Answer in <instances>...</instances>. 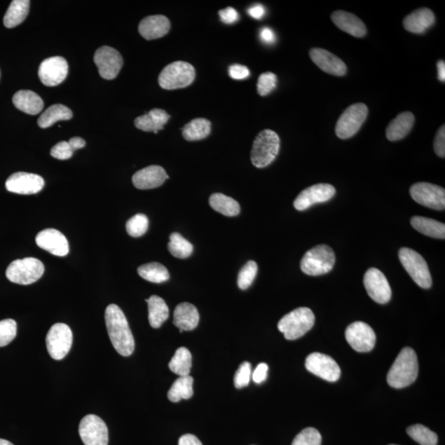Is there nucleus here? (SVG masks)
<instances>
[{
    "mask_svg": "<svg viewBox=\"0 0 445 445\" xmlns=\"http://www.w3.org/2000/svg\"><path fill=\"white\" fill-rule=\"evenodd\" d=\"M439 79L440 81H445V64L444 60H439L437 64Z\"/></svg>",
    "mask_w": 445,
    "mask_h": 445,
    "instance_id": "56",
    "label": "nucleus"
},
{
    "mask_svg": "<svg viewBox=\"0 0 445 445\" xmlns=\"http://www.w3.org/2000/svg\"><path fill=\"white\" fill-rule=\"evenodd\" d=\"M79 435L85 445L109 444V429L104 421L96 415H87L79 424Z\"/></svg>",
    "mask_w": 445,
    "mask_h": 445,
    "instance_id": "12",
    "label": "nucleus"
},
{
    "mask_svg": "<svg viewBox=\"0 0 445 445\" xmlns=\"http://www.w3.org/2000/svg\"><path fill=\"white\" fill-rule=\"evenodd\" d=\"M309 55L318 68L331 76H344L348 71V67L343 60L329 50L313 48L309 51Z\"/></svg>",
    "mask_w": 445,
    "mask_h": 445,
    "instance_id": "21",
    "label": "nucleus"
},
{
    "mask_svg": "<svg viewBox=\"0 0 445 445\" xmlns=\"http://www.w3.org/2000/svg\"><path fill=\"white\" fill-rule=\"evenodd\" d=\"M192 396H193V378L190 376L177 378L167 392L168 399L172 402L190 399Z\"/></svg>",
    "mask_w": 445,
    "mask_h": 445,
    "instance_id": "36",
    "label": "nucleus"
},
{
    "mask_svg": "<svg viewBox=\"0 0 445 445\" xmlns=\"http://www.w3.org/2000/svg\"><path fill=\"white\" fill-rule=\"evenodd\" d=\"M48 353L54 360H60L69 352L73 343V334L64 323H56L50 327L46 339Z\"/></svg>",
    "mask_w": 445,
    "mask_h": 445,
    "instance_id": "10",
    "label": "nucleus"
},
{
    "mask_svg": "<svg viewBox=\"0 0 445 445\" xmlns=\"http://www.w3.org/2000/svg\"><path fill=\"white\" fill-rule=\"evenodd\" d=\"M170 119V115L165 110L156 109L149 111L147 114L137 117L135 120V125L145 132L157 134L159 130H163Z\"/></svg>",
    "mask_w": 445,
    "mask_h": 445,
    "instance_id": "27",
    "label": "nucleus"
},
{
    "mask_svg": "<svg viewBox=\"0 0 445 445\" xmlns=\"http://www.w3.org/2000/svg\"><path fill=\"white\" fill-rule=\"evenodd\" d=\"M30 1L13 0L4 18V25L7 28H13L26 20L29 13Z\"/></svg>",
    "mask_w": 445,
    "mask_h": 445,
    "instance_id": "32",
    "label": "nucleus"
},
{
    "mask_svg": "<svg viewBox=\"0 0 445 445\" xmlns=\"http://www.w3.org/2000/svg\"><path fill=\"white\" fill-rule=\"evenodd\" d=\"M105 322L110 340L117 352L123 356L132 355L135 339L123 310L116 304H110L106 308Z\"/></svg>",
    "mask_w": 445,
    "mask_h": 445,
    "instance_id": "1",
    "label": "nucleus"
},
{
    "mask_svg": "<svg viewBox=\"0 0 445 445\" xmlns=\"http://www.w3.org/2000/svg\"><path fill=\"white\" fill-rule=\"evenodd\" d=\"M149 228V219L146 215L137 214L130 218L126 223V231L129 235L139 238L144 235Z\"/></svg>",
    "mask_w": 445,
    "mask_h": 445,
    "instance_id": "41",
    "label": "nucleus"
},
{
    "mask_svg": "<svg viewBox=\"0 0 445 445\" xmlns=\"http://www.w3.org/2000/svg\"><path fill=\"white\" fill-rule=\"evenodd\" d=\"M435 17L429 8H419L409 14L404 20V26L406 31L412 34H421L434 25Z\"/></svg>",
    "mask_w": 445,
    "mask_h": 445,
    "instance_id": "26",
    "label": "nucleus"
},
{
    "mask_svg": "<svg viewBox=\"0 0 445 445\" xmlns=\"http://www.w3.org/2000/svg\"><path fill=\"white\" fill-rule=\"evenodd\" d=\"M368 112V107L364 103L350 106L337 121L335 130L337 137L343 139L354 137L367 120Z\"/></svg>",
    "mask_w": 445,
    "mask_h": 445,
    "instance_id": "9",
    "label": "nucleus"
},
{
    "mask_svg": "<svg viewBox=\"0 0 445 445\" xmlns=\"http://www.w3.org/2000/svg\"><path fill=\"white\" fill-rule=\"evenodd\" d=\"M411 226L424 235L434 238L444 240L445 226L444 224L432 219L423 217H414L411 219Z\"/></svg>",
    "mask_w": 445,
    "mask_h": 445,
    "instance_id": "31",
    "label": "nucleus"
},
{
    "mask_svg": "<svg viewBox=\"0 0 445 445\" xmlns=\"http://www.w3.org/2000/svg\"><path fill=\"white\" fill-rule=\"evenodd\" d=\"M434 153L440 158L445 157V126L443 125L438 130L434 140Z\"/></svg>",
    "mask_w": 445,
    "mask_h": 445,
    "instance_id": "48",
    "label": "nucleus"
},
{
    "mask_svg": "<svg viewBox=\"0 0 445 445\" xmlns=\"http://www.w3.org/2000/svg\"><path fill=\"white\" fill-rule=\"evenodd\" d=\"M73 153L74 151L67 142H62L55 144L50 151V156L60 159V160H67L72 157Z\"/></svg>",
    "mask_w": 445,
    "mask_h": 445,
    "instance_id": "47",
    "label": "nucleus"
},
{
    "mask_svg": "<svg viewBox=\"0 0 445 445\" xmlns=\"http://www.w3.org/2000/svg\"><path fill=\"white\" fill-rule=\"evenodd\" d=\"M14 106L28 115L35 116L43 110L44 102L39 95L30 90H20L13 97Z\"/></svg>",
    "mask_w": 445,
    "mask_h": 445,
    "instance_id": "29",
    "label": "nucleus"
},
{
    "mask_svg": "<svg viewBox=\"0 0 445 445\" xmlns=\"http://www.w3.org/2000/svg\"><path fill=\"white\" fill-rule=\"evenodd\" d=\"M309 372L329 382H336L341 376L339 365L330 356L322 353L309 355L306 362Z\"/></svg>",
    "mask_w": 445,
    "mask_h": 445,
    "instance_id": "15",
    "label": "nucleus"
},
{
    "mask_svg": "<svg viewBox=\"0 0 445 445\" xmlns=\"http://www.w3.org/2000/svg\"><path fill=\"white\" fill-rule=\"evenodd\" d=\"M36 242L42 249L55 256H64L69 252L67 238L55 228H46L41 231L36 237Z\"/></svg>",
    "mask_w": 445,
    "mask_h": 445,
    "instance_id": "20",
    "label": "nucleus"
},
{
    "mask_svg": "<svg viewBox=\"0 0 445 445\" xmlns=\"http://www.w3.org/2000/svg\"><path fill=\"white\" fill-rule=\"evenodd\" d=\"M182 135L187 142H198L205 139L212 131V123L207 119L196 118L182 129Z\"/></svg>",
    "mask_w": 445,
    "mask_h": 445,
    "instance_id": "34",
    "label": "nucleus"
},
{
    "mask_svg": "<svg viewBox=\"0 0 445 445\" xmlns=\"http://www.w3.org/2000/svg\"></svg>",
    "mask_w": 445,
    "mask_h": 445,
    "instance_id": "59",
    "label": "nucleus"
},
{
    "mask_svg": "<svg viewBox=\"0 0 445 445\" xmlns=\"http://www.w3.org/2000/svg\"><path fill=\"white\" fill-rule=\"evenodd\" d=\"M267 372H268V365L261 363L257 365L254 374H252V379L256 383H261L266 381Z\"/></svg>",
    "mask_w": 445,
    "mask_h": 445,
    "instance_id": "51",
    "label": "nucleus"
},
{
    "mask_svg": "<svg viewBox=\"0 0 445 445\" xmlns=\"http://www.w3.org/2000/svg\"><path fill=\"white\" fill-rule=\"evenodd\" d=\"M265 13L264 6L259 4H255V6L248 9V14H249L252 18H255V20H261V18L265 15Z\"/></svg>",
    "mask_w": 445,
    "mask_h": 445,
    "instance_id": "53",
    "label": "nucleus"
},
{
    "mask_svg": "<svg viewBox=\"0 0 445 445\" xmlns=\"http://www.w3.org/2000/svg\"><path fill=\"white\" fill-rule=\"evenodd\" d=\"M68 72L69 65L67 60L60 56H53L41 62L39 76L44 85L54 87L64 81Z\"/></svg>",
    "mask_w": 445,
    "mask_h": 445,
    "instance_id": "17",
    "label": "nucleus"
},
{
    "mask_svg": "<svg viewBox=\"0 0 445 445\" xmlns=\"http://www.w3.org/2000/svg\"><path fill=\"white\" fill-rule=\"evenodd\" d=\"M44 186V179L41 176L23 172L13 173L6 182L9 192L20 195L39 193Z\"/></svg>",
    "mask_w": 445,
    "mask_h": 445,
    "instance_id": "19",
    "label": "nucleus"
},
{
    "mask_svg": "<svg viewBox=\"0 0 445 445\" xmlns=\"http://www.w3.org/2000/svg\"><path fill=\"white\" fill-rule=\"evenodd\" d=\"M172 372L180 377L189 376L191 368V354L186 348H178L168 364Z\"/></svg>",
    "mask_w": 445,
    "mask_h": 445,
    "instance_id": "38",
    "label": "nucleus"
},
{
    "mask_svg": "<svg viewBox=\"0 0 445 445\" xmlns=\"http://www.w3.org/2000/svg\"><path fill=\"white\" fill-rule=\"evenodd\" d=\"M73 117V112L67 106L55 104L48 107L41 115L37 123L42 129H46L60 121H68Z\"/></svg>",
    "mask_w": 445,
    "mask_h": 445,
    "instance_id": "33",
    "label": "nucleus"
},
{
    "mask_svg": "<svg viewBox=\"0 0 445 445\" xmlns=\"http://www.w3.org/2000/svg\"><path fill=\"white\" fill-rule=\"evenodd\" d=\"M390 445H396V444H390Z\"/></svg>",
    "mask_w": 445,
    "mask_h": 445,
    "instance_id": "58",
    "label": "nucleus"
},
{
    "mask_svg": "<svg viewBox=\"0 0 445 445\" xmlns=\"http://www.w3.org/2000/svg\"><path fill=\"white\" fill-rule=\"evenodd\" d=\"M336 261L335 252L327 245L313 247L304 254L301 263L303 273L321 275L330 273Z\"/></svg>",
    "mask_w": 445,
    "mask_h": 445,
    "instance_id": "5",
    "label": "nucleus"
},
{
    "mask_svg": "<svg viewBox=\"0 0 445 445\" xmlns=\"http://www.w3.org/2000/svg\"><path fill=\"white\" fill-rule=\"evenodd\" d=\"M167 248L170 254L177 259H185L193 252V245L180 233H172L170 237Z\"/></svg>",
    "mask_w": 445,
    "mask_h": 445,
    "instance_id": "39",
    "label": "nucleus"
},
{
    "mask_svg": "<svg viewBox=\"0 0 445 445\" xmlns=\"http://www.w3.org/2000/svg\"><path fill=\"white\" fill-rule=\"evenodd\" d=\"M315 322V316L310 308H298L281 318L278 329L284 334L285 339L293 341L306 335Z\"/></svg>",
    "mask_w": 445,
    "mask_h": 445,
    "instance_id": "3",
    "label": "nucleus"
},
{
    "mask_svg": "<svg viewBox=\"0 0 445 445\" xmlns=\"http://www.w3.org/2000/svg\"><path fill=\"white\" fill-rule=\"evenodd\" d=\"M178 445H203L200 439L195 437L194 434H186L182 435L178 442Z\"/></svg>",
    "mask_w": 445,
    "mask_h": 445,
    "instance_id": "54",
    "label": "nucleus"
},
{
    "mask_svg": "<svg viewBox=\"0 0 445 445\" xmlns=\"http://www.w3.org/2000/svg\"><path fill=\"white\" fill-rule=\"evenodd\" d=\"M170 21L163 15L149 16L139 22V32L144 39H161L170 31Z\"/></svg>",
    "mask_w": 445,
    "mask_h": 445,
    "instance_id": "23",
    "label": "nucleus"
},
{
    "mask_svg": "<svg viewBox=\"0 0 445 445\" xmlns=\"http://www.w3.org/2000/svg\"><path fill=\"white\" fill-rule=\"evenodd\" d=\"M168 179L167 172L160 166L152 165L143 168L135 172L133 177V184L139 190L157 189L165 184Z\"/></svg>",
    "mask_w": 445,
    "mask_h": 445,
    "instance_id": "22",
    "label": "nucleus"
},
{
    "mask_svg": "<svg viewBox=\"0 0 445 445\" xmlns=\"http://www.w3.org/2000/svg\"><path fill=\"white\" fill-rule=\"evenodd\" d=\"M252 367L249 362H243L237 370L234 376V385L237 388L247 387L250 383Z\"/></svg>",
    "mask_w": 445,
    "mask_h": 445,
    "instance_id": "46",
    "label": "nucleus"
},
{
    "mask_svg": "<svg viewBox=\"0 0 445 445\" xmlns=\"http://www.w3.org/2000/svg\"><path fill=\"white\" fill-rule=\"evenodd\" d=\"M45 267L34 257H26L13 261L8 266L6 276L13 283L27 285L34 284L43 275Z\"/></svg>",
    "mask_w": 445,
    "mask_h": 445,
    "instance_id": "7",
    "label": "nucleus"
},
{
    "mask_svg": "<svg viewBox=\"0 0 445 445\" xmlns=\"http://www.w3.org/2000/svg\"><path fill=\"white\" fill-rule=\"evenodd\" d=\"M364 285L369 296L378 303L390 301L392 290L386 276L376 268H369L364 276Z\"/></svg>",
    "mask_w": 445,
    "mask_h": 445,
    "instance_id": "14",
    "label": "nucleus"
},
{
    "mask_svg": "<svg viewBox=\"0 0 445 445\" xmlns=\"http://www.w3.org/2000/svg\"><path fill=\"white\" fill-rule=\"evenodd\" d=\"M415 123V116L411 112L406 111L393 119L386 130V137L390 142H397L410 133Z\"/></svg>",
    "mask_w": 445,
    "mask_h": 445,
    "instance_id": "28",
    "label": "nucleus"
},
{
    "mask_svg": "<svg viewBox=\"0 0 445 445\" xmlns=\"http://www.w3.org/2000/svg\"><path fill=\"white\" fill-rule=\"evenodd\" d=\"M278 77L271 72L261 74L257 81V93L261 96L268 95L276 88Z\"/></svg>",
    "mask_w": 445,
    "mask_h": 445,
    "instance_id": "45",
    "label": "nucleus"
},
{
    "mask_svg": "<svg viewBox=\"0 0 445 445\" xmlns=\"http://www.w3.org/2000/svg\"><path fill=\"white\" fill-rule=\"evenodd\" d=\"M220 20L226 25H232V23L236 22L238 20V13L231 7L222 9L219 12Z\"/></svg>",
    "mask_w": 445,
    "mask_h": 445,
    "instance_id": "50",
    "label": "nucleus"
},
{
    "mask_svg": "<svg viewBox=\"0 0 445 445\" xmlns=\"http://www.w3.org/2000/svg\"><path fill=\"white\" fill-rule=\"evenodd\" d=\"M196 70L190 63L176 62L162 70L158 77L159 85L166 90L184 88L195 81Z\"/></svg>",
    "mask_w": 445,
    "mask_h": 445,
    "instance_id": "6",
    "label": "nucleus"
},
{
    "mask_svg": "<svg viewBox=\"0 0 445 445\" xmlns=\"http://www.w3.org/2000/svg\"><path fill=\"white\" fill-rule=\"evenodd\" d=\"M410 194L416 203L425 207L437 210L445 208V190L441 186L418 182L411 187Z\"/></svg>",
    "mask_w": 445,
    "mask_h": 445,
    "instance_id": "11",
    "label": "nucleus"
},
{
    "mask_svg": "<svg viewBox=\"0 0 445 445\" xmlns=\"http://www.w3.org/2000/svg\"><path fill=\"white\" fill-rule=\"evenodd\" d=\"M69 144L74 152L76 149H82L85 146L86 142L85 140L81 137H74L69 139Z\"/></svg>",
    "mask_w": 445,
    "mask_h": 445,
    "instance_id": "55",
    "label": "nucleus"
},
{
    "mask_svg": "<svg viewBox=\"0 0 445 445\" xmlns=\"http://www.w3.org/2000/svg\"><path fill=\"white\" fill-rule=\"evenodd\" d=\"M322 437L317 430L308 427L294 438L292 445H321Z\"/></svg>",
    "mask_w": 445,
    "mask_h": 445,
    "instance_id": "44",
    "label": "nucleus"
},
{
    "mask_svg": "<svg viewBox=\"0 0 445 445\" xmlns=\"http://www.w3.org/2000/svg\"><path fill=\"white\" fill-rule=\"evenodd\" d=\"M331 18L334 25L346 34L359 39L367 34V28L364 23L352 13L338 11L332 13Z\"/></svg>",
    "mask_w": 445,
    "mask_h": 445,
    "instance_id": "24",
    "label": "nucleus"
},
{
    "mask_svg": "<svg viewBox=\"0 0 445 445\" xmlns=\"http://www.w3.org/2000/svg\"><path fill=\"white\" fill-rule=\"evenodd\" d=\"M149 306V322L153 329H159L170 317V309L163 299L152 295L145 299Z\"/></svg>",
    "mask_w": 445,
    "mask_h": 445,
    "instance_id": "30",
    "label": "nucleus"
},
{
    "mask_svg": "<svg viewBox=\"0 0 445 445\" xmlns=\"http://www.w3.org/2000/svg\"><path fill=\"white\" fill-rule=\"evenodd\" d=\"M399 259L402 266L420 288L430 289L432 285V275H430L427 263L423 256L418 252L409 247H402Z\"/></svg>",
    "mask_w": 445,
    "mask_h": 445,
    "instance_id": "8",
    "label": "nucleus"
},
{
    "mask_svg": "<svg viewBox=\"0 0 445 445\" xmlns=\"http://www.w3.org/2000/svg\"><path fill=\"white\" fill-rule=\"evenodd\" d=\"M349 345L358 352H369L376 345V335L372 327L363 322H355L345 330Z\"/></svg>",
    "mask_w": 445,
    "mask_h": 445,
    "instance_id": "13",
    "label": "nucleus"
},
{
    "mask_svg": "<svg viewBox=\"0 0 445 445\" xmlns=\"http://www.w3.org/2000/svg\"><path fill=\"white\" fill-rule=\"evenodd\" d=\"M336 195L334 186L320 184L308 187L297 196L294 203V208L303 212L315 204L324 203Z\"/></svg>",
    "mask_w": 445,
    "mask_h": 445,
    "instance_id": "18",
    "label": "nucleus"
},
{
    "mask_svg": "<svg viewBox=\"0 0 445 445\" xmlns=\"http://www.w3.org/2000/svg\"><path fill=\"white\" fill-rule=\"evenodd\" d=\"M0 445H14L6 439H0Z\"/></svg>",
    "mask_w": 445,
    "mask_h": 445,
    "instance_id": "57",
    "label": "nucleus"
},
{
    "mask_svg": "<svg viewBox=\"0 0 445 445\" xmlns=\"http://www.w3.org/2000/svg\"><path fill=\"white\" fill-rule=\"evenodd\" d=\"M259 267L254 261H247L240 270L238 276V285L240 289L245 290L249 288L256 278Z\"/></svg>",
    "mask_w": 445,
    "mask_h": 445,
    "instance_id": "42",
    "label": "nucleus"
},
{
    "mask_svg": "<svg viewBox=\"0 0 445 445\" xmlns=\"http://www.w3.org/2000/svg\"><path fill=\"white\" fill-rule=\"evenodd\" d=\"M229 76L232 78L240 81V79H245L250 76L249 69L245 65L241 64H233L228 68Z\"/></svg>",
    "mask_w": 445,
    "mask_h": 445,
    "instance_id": "49",
    "label": "nucleus"
},
{
    "mask_svg": "<svg viewBox=\"0 0 445 445\" xmlns=\"http://www.w3.org/2000/svg\"><path fill=\"white\" fill-rule=\"evenodd\" d=\"M260 37L261 41L266 44H273L275 41L274 32L269 27L262 28L260 32Z\"/></svg>",
    "mask_w": 445,
    "mask_h": 445,
    "instance_id": "52",
    "label": "nucleus"
},
{
    "mask_svg": "<svg viewBox=\"0 0 445 445\" xmlns=\"http://www.w3.org/2000/svg\"><path fill=\"white\" fill-rule=\"evenodd\" d=\"M280 140L279 135L271 130H264L256 135L252 145L251 160L257 168L271 165L278 157Z\"/></svg>",
    "mask_w": 445,
    "mask_h": 445,
    "instance_id": "4",
    "label": "nucleus"
},
{
    "mask_svg": "<svg viewBox=\"0 0 445 445\" xmlns=\"http://www.w3.org/2000/svg\"><path fill=\"white\" fill-rule=\"evenodd\" d=\"M95 62L100 76L105 79L115 78L123 65V56L110 46H102L96 51Z\"/></svg>",
    "mask_w": 445,
    "mask_h": 445,
    "instance_id": "16",
    "label": "nucleus"
},
{
    "mask_svg": "<svg viewBox=\"0 0 445 445\" xmlns=\"http://www.w3.org/2000/svg\"><path fill=\"white\" fill-rule=\"evenodd\" d=\"M17 336V322L13 320L0 321V348L11 343Z\"/></svg>",
    "mask_w": 445,
    "mask_h": 445,
    "instance_id": "43",
    "label": "nucleus"
},
{
    "mask_svg": "<svg viewBox=\"0 0 445 445\" xmlns=\"http://www.w3.org/2000/svg\"><path fill=\"white\" fill-rule=\"evenodd\" d=\"M418 360L414 350L405 348L397 355L388 371L387 381L392 388H404L416 381L418 376Z\"/></svg>",
    "mask_w": 445,
    "mask_h": 445,
    "instance_id": "2",
    "label": "nucleus"
},
{
    "mask_svg": "<svg viewBox=\"0 0 445 445\" xmlns=\"http://www.w3.org/2000/svg\"><path fill=\"white\" fill-rule=\"evenodd\" d=\"M199 321L198 308L190 303L178 304L173 313V324L182 331L194 330L198 326Z\"/></svg>",
    "mask_w": 445,
    "mask_h": 445,
    "instance_id": "25",
    "label": "nucleus"
},
{
    "mask_svg": "<svg viewBox=\"0 0 445 445\" xmlns=\"http://www.w3.org/2000/svg\"><path fill=\"white\" fill-rule=\"evenodd\" d=\"M138 274L140 278L149 281V282L160 284L166 282L170 278L166 267L158 262H151L140 266L138 268Z\"/></svg>",
    "mask_w": 445,
    "mask_h": 445,
    "instance_id": "37",
    "label": "nucleus"
},
{
    "mask_svg": "<svg viewBox=\"0 0 445 445\" xmlns=\"http://www.w3.org/2000/svg\"><path fill=\"white\" fill-rule=\"evenodd\" d=\"M210 205L212 209L226 217H237L240 213V205L238 201L221 193L210 196Z\"/></svg>",
    "mask_w": 445,
    "mask_h": 445,
    "instance_id": "35",
    "label": "nucleus"
},
{
    "mask_svg": "<svg viewBox=\"0 0 445 445\" xmlns=\"http://www.w3.org/2000/svg\"><path fill=\"white\" fill-rule=\"evenodd\" d=\"M411 439L420 445H437V434L423 425H414L406 430Z\"/></svg>",
    "mask_w": 445,
    "mask_h": 445,
    "instance_id": "40",
    "label": "nucleus"
}]
</instances>
